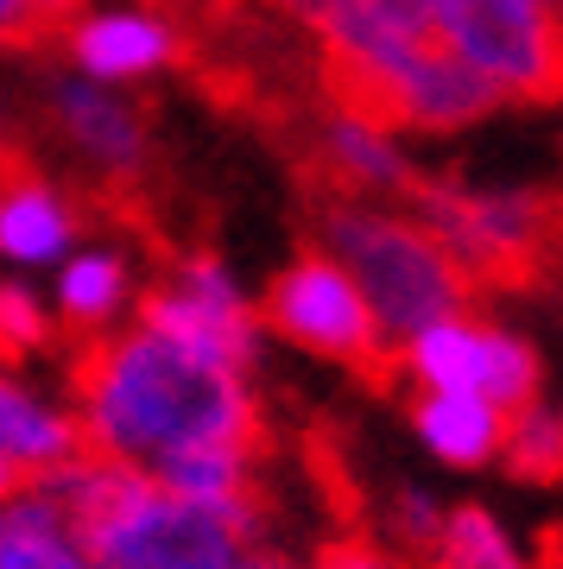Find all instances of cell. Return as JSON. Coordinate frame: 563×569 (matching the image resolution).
<instances>
[{
	"label": "cell",
	"instance_id": "6da1fadb",
	"mask_svg": "<svg viewBox=\"0 0 563 569\" xmlns=\"http://www.w3.org/2000/svg\"><path fill=\"white\" fill-rule=\"evenodd\" d=\"M70 411L89 456H115L134 468H159L165 456L197 443L266 437L254 373L209 361L140 317L82 342L70 367Z\"/></svg>",
	"mask_w": 563,
	"mask_h": 569
},
{
	"label": "cell",
	"instance_id": "7a4b0ae2",
	"mask_svg": "<svg viewBox=\"0 0 563 569\" xmlns=\"http://www.w3.org/2000/svg\"><path fill=\"white\" fill-rule=\"evenodd\" d=\"M58 488L70 526L108 569H228L247 545H260V512H228L184 500L152 468L115 456H70L45 475Z\"/></svg>",
	"mask_w": 563,
	"mask_h": 569
},
{
	"label": "cell",
	"instance_id": "3957f363",
	"mask_svg": "<svg viewBox=\"0 0 563 569\" xmlns=\"http://www.w3.org/2000/svg\"><path fill=\"white\" fill-rule=\"evenodd\" d=\"M317 247H329L355 272V284L367 291V305H374L393 348L405 336H418L424 323H437V317L475 310V291H482L463 272V260L418 216L381 209L367 197H329L317 209Z\"/></svg>",
	"mask_w": 563,
	"mask_h": 569
},
{
	"label": "cell",
	"instance_id": "277c9868",
	"mask_svg": "<svg viewBox=\"0 0 563 569\" xmlns=\"http://www.w3.org/2000/svg\"><path fill=\"white\" fill-rule=\"evenodd\" d=\"M412 216L437 234L475 284L525 291L563 266V190L532 183H463L412 178Z\"/></svg>",
	"mask_w": 563,
	"mask_h": 569
},
{
	"label": "cell",
	"instance_id": "5b68a950",
	"mask_svg": "<svg viewBox=\"0 0 563 569\" xmlns=\"http://www.w3.org/2000/svg\"><path fill=\"white\" fill-rule=\"evenodd\" d=\"M260 323L266 336H279V342L317 355V361L355 367V373H386L393 367V342H386L367 291L329 247H304L298 260H285L266 279Z\"/></svg>",
	"mask_w": 563,
	"mask_h": 569
},
{
	"label": "cell",
	"instance_id": "8992f818",
	"mask_svg": "<svg viewBox=\"0 0 563 569\" xmlns=\"http://www.w3.org/2000/svg\"><path fill=\"white\" fill-rule=\"evenodd\" d=\"M431 32L501 102H563V26L539 0H431Z\"/></svg>",
	"mask_w": 563,
	"mask_h": 569
},
{
	"label": "cell",
	"instance_id": "52a82bcc",
	"mask_svg": "<svg viewBox=\"0 0 563 569\" xmlns=\"http://www.w3.org/2000/svg\"><path fill=\"white\" fill-rule=\"evenodd\" d=\"M393 373L405 387H443V392H482L501 411L525 406L544 392V361L520 329L494 323L482 310H456L424 323L418 336H405L393 348Z\"/></svg>",
	"mask_w": 563,
	"mask_h": 569
},
{
	"label": "cell",
	"instance_id": "ba28073f",
	"mask_svg": "<svg viewBox=\"0 0 563 569\" xmlns=\"http://www.w3.org/2000/svg\"><path fill=\"white\" fill-rule=\"evenodd\" d=\"M134 317L165 329L171 342L221 361V367H241V373L260 367V342H266L260 305L247 298V284L235 279V266L216 260V253H184V260H171L140 291V310Z\"/></svg>",
	"mask_w": 563,
	"mask_h": 569
},
{
	"label": "cell",
	"instance_id": "9c48e42d",
	"mask_svg": "<svg viewBox=\"0 0 563 569\" xmlns=\"http://www.w3.org/2000/svg\"><path fill=\"white\" fill-rule=\"evenodd\" d=\"M45 114L58 127V140L77 152V164H89L101 183H140L146 159H152V127H146L140 102L115 89V82H96L82 70H51L45 77Z\"/></svg>",
	"mask_w": 563,
	"mask_h": 569
},
{
	"label": "cell",
	"instance_id": "30bf717a",
	"mask_svg": "<svg viewBox=\"0 0 563 569\" xmlns=\"http://www.w3.org/2000/svg\"><path fill=\"white\" fill-rule=\"evenodd\" d=\"M184 51L178 26L165 20L159 7H140V0H115V7H82L77 20L63 26V58L70 70L96 82H115V89H134V82H152L159 70H171Z\"/></svg>",
	"mask_w": 563,
	"mask_h": 569
},
{
	"label": "cell",
	"instance_id": "8fae6325",
	"mask_svg": "<svg viewBox=\"0 0 563 569\" xmlns=\"http://www.w3.org/2000/svg\"><path fill=\"white\" fill-rule=\"evenodd\" d=\"M310 164L329 183V197H405L412 178H418L412 159L399 152V140H393V127L336 102L310 127Z\"/></svg>",
	"mask_w": 563,
	"mask_h": 569
},
{
	"label": "cell",
	"instance_id": "7c38bea8",
	"mask_svg": "<svg viewBox=\"0 0 563 569\" xmlns=\"http://www.w3.org/2000/svg\"><path fill=\"white\" fill-rule=\"evenodd\" d=\"M140 266L127 260L121 247H101V241H77L51 266V284H45V298H51V317L58 329L70 336H108V329H121L134 310H140Z\"/></svg>",
	"mask_w": 563,
	"mask_h": 569
},
{
	"label": "cell",
	"instance_id": "4fadbf2b",
	"mask_svg": "<svg viewBox=\"0 0 563 569\" xmlns=\"http://www.w3.org/2000/svg\"><path fill=\"white\" fill-rule=\"evenodd\" d=\"M82 241V209L45 171L7 164L0 171V266L7 272H51Z\"/></svg>",
	"mask_w": 563,
	"mask_h": 569
},
{
	"label": "cell",
	"instance_id": "5bb4252c",
	"mask_svg": "<svg viewBox=\"0 0 563 569\" xmlns=\"http://www.w3.org/2000/svg\"><path fill=\"white\" fill-rule=\"evenodd\" d=\"M70 456H82V430L70 399L26 380L20 361H0V462L20 481H32V475L63 468Z\"/></svg>",
	"mask_w": 563,
	"mask_h": 569
},
{
	"label": "cell",
	"instance_id": "9a60e30c",
	"mask_svg": "<svg viewBox=\"0 0 563 569\" xmlns=\"http://www.w3.org/2000/svg\"><path fill=\"white\" fill-rule=\"evenodd\" d=\"M0 569H108L70 526L58 488L32 475L0 493Z\"/></svg>",
	"mask_w": 563,
	"mask_h": 569
},
{
	"label": "cell",
	"instance_id": "2e32d148",
	"mask_svg": "<svg viewBox=\"0 0 563 569\" xmlns=\"http://www.w3.org/2000/svg\"><path fill=\"white\" fill-rule=\"evenodd\" d=\"M412 437L424 443V456L456 475H475V468L501 462V437H506V411L482 392H443V387H418L412 392Z\"/></svg>",
	"mask_w": 563,
	"mask_h": 569
},
{
	"label": "cell",
	"instance_id": "e0dca14e",
	"mask_svg": "<svg viewBox=\"0 0 563 569\" xmlns=\"http://www.w3.org/2000/svg\"><path fill=\"white\" fill-rule=\"evenodd\" d=\"M424 569H544V563L506 531V519L494 507L463 500V507H450Z\"/></svg>",
	"mask_w": 563,
	"mask_h": 569
},
{
	"label": "cell",
	"instance_id": "ac0fdd59",
	"mask_svg": "<svg viewBox=\"0 0 563 569\" xmlns=\"http://www.w3.org/2000/svg\"><path fill=\"white\" fill-rule=\"evenodd\" d=\"M501 468L525 488H563V406L557 399H525L506 411Z\"/></svg>",
	"mask_w": 563,
	"mask_h": 569
},
{
	"label": "cell",
	"instance_id": "d6986e66",
	"mask_svg": "<svg viewBox=\"0 0 563 569\" xmlns=\"http://www.w3.org/2000/svg\"><path fill=\"white\" fill-rule=\"evenodd\" d=\"M443 519H450V500H443V493H431L424 481H393V488L381 493V507H374V531H367V538H381L386 550L424 563L431 545H437Z\"/></svg>",
	"mask_w": 563,
	"mask_h": 569
},
{
	"label": "cell",
	"instance_id": "ffe728a7",
	"mask_svg": "<svg viewBox=\"0 0 563 569\" xmlns=\"http://www.w3.org/2000/svg\"><path fill=\"white\" fill-rule=\"evenodd\" d=\"M58 342V317H51V298L26 272H7L0 266V361H26V355H45Z\"/></svg>",
	"mask_w": 563,
	"mask_h": 569
},
{
	"label": "cell",
	"instance_id": "44dd1931",
	"mask_svg": "<svg viewBox=\"0 0 563 569\" xmlns=\"http://www.w3.org/2000/svg\"><path fill=\"white\" fill-rule=\"evenodd\" d=\"M310 569H424V563L386 550L381 538H367V531H355V538H329V545L310 557Z\"/></svg>",
	"mask_w": 563,
	"mask_h": 569
},
{
	"label": "cell",
	"instance_id": "7402d4cb",
	"mask_svg": "<svg viewBox=\"0 0 563 569\" xmlns=\"http://www.w3.org/2000/svg\"><path fill=\"white\" fill-rule=\"evenodd\" d=\"M228 569H310V563H304V557H292V550H273V545L260 538V545H247Z\"/></svg>",
	"mask_w": 563,
	"mask_h": 569
},
{
	"label": "cell",
	"instance_id": "603a6c76",
	"mask_svg": "<svg viewBox=\"0 0 563 569\" xmlns=\"http://www.w3.org/2000/svg\"><path fill=\"white\" fill-rule=\"evenodd\" d=\"M26 13H32L39 32H63V26L82 13V0H26Z\"/></svg>",
	"mask_w": 563,
	"mask_h": 569
},
{
	"label": "cell",
	"instance_id": "cb8c5ba5",
	"mask_svg": "<svg viewBox=\"0 0 563 569\" xmlns=\"http://www.w3.org/2000/svg\"><path fill=\"white\" fill-rule=\"evenodd\" d=\"M20 39H39V26L26 13V0H0V44H20Z\"/></svg>",
	"mask_w": 563,
	"mask_h": 569
},
{
	"label": "cell",
	"instance_id": "d4e9b609",
	"mask_svg": "<svg viewBox=\"0 0 563 569\" xmlns=\"http://www.w3.org/2000/svg\"><path fill=\"white\" fill-rule=\"evenodd\" d=\"M381 13H393V20L418 26V32H431V0H374Z\"/></svg>",
	"mask_w": 563,
	"mask_h": 569
},
{
	"label": "cell",
	"instance_id": "484cf974",
	"mask_svg": "<svg viewBox=\"0 0 563 569\" xmlns=\"http://www.w3.org/2000/svg\"><path fill=\"white\" fill-rule=\"evenodd\" d=\"M13 481H20V475H13V468H7V462H0V493H7V488H13Z\"/></svg>",
	"mask_w": 563,
	"mask_h": 569
},
{
	"label": "cell",
	"instance_id": "4316f807",
	"mask_svg": "<svg viewBox=\"0 0 563 569\" xmlns=\"http://www.w3.org/2000/svg\"><path fill=\"white\" fill-rule=\"evenodd\" d=\"M0 146H7V102H0Z\"/></svg>",
	"mask_w": 563,
	"mask_h": 569
},
{
	"label": "cell",
	"instance_id": "83f0119b",
	"mask_svg": "<svg viewBox=\"0 0 563 569\" xmlns=\"http://www.w3.org/2000/svg\"><path fill=\"white\" fill-rule=\"evenodd\" d=\"M557 569H563V563H557Z\"/></svg>",
	"mask_w": 563,
	"mask_h": 569
}]
</instances>
